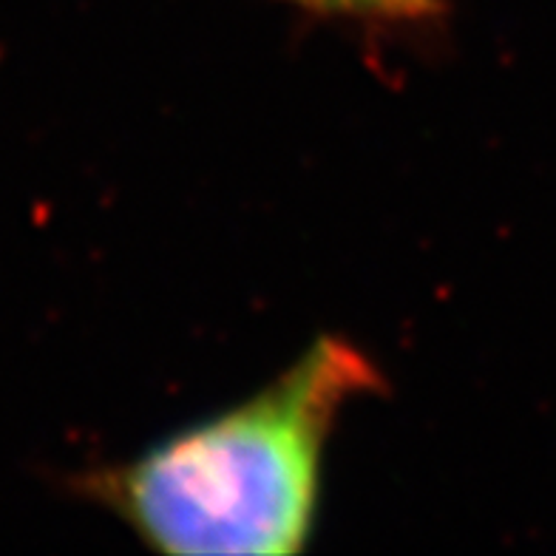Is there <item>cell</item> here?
<instances>
[{
    "instance_id": "obj_1",
    "label": "cell",
    "mask_w": 556,
    "mask_h": 556,
    "mask_svg": "<svg viewBox=\"0 0 556 556\" xmlns=\"http://www.w3.org/2000/svg\"><path fill=\"white\" fill-rule=\"evenodd\" d=\"M378 389L381 372L358 346L324 336L256 395L88 475L83 489L162 554H299L338 420Z\"/></svg>"
},
{
    "instance_id": "obj_2",
    "label": "cell",
    "mask_w": 556,
    "mask_h": 556,
    "mask_svg": "<svg viewBox=\"0 0 556 556\" xmlns=\"http://www.w3.org/2000/svg\"><path fill=\"white\" fill-rule=\"evenodd\" d=\"M309 12L372 23H420L438 15L443 0H287Z\"/></svg>"
}]
</instances>
